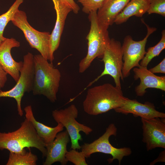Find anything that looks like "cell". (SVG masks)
I'll list each match as a JSON object with an SVG mask.
<instances>
[{
    "instance_id": "obj_1",
    "label": "cell",
    "mask_w": 165,
    "mask_h": 165,
    "mask_svg": "<svg viewBox=\"0 0 165 165\" xmlns=\"http://www.w3.org/2000/svg\"><path fill=\"white\" fill-rule=\"evenodd\" d=\"M126 98L121 89L110 83L96 86L88 89L83 102V110L89 115H97L120 107Z\"/></svg>"
},
{
    "instance_id": "obj_2",
    "label": "cell",
    "mask_w": 165,
    "mask_h": 165,
    "mask_svg": "<svg viewBox=\"0 0 165 165\" xmlns=\"http://www.w3.org/2000/svg\"><path fill=\"white\" fill-rule=\"evenodd\" d=\"M48 61L40 54L34 56V77L32 91L34 95H43L54 103L57 100L61 74L53 63H49Z\"/></svg>"
},
{
    "instance_id": "obj_3",
    "label": "cell",
    "mask_w": 165,
    "mask_h": 165,
    "mask_svg": "<svg viewBox=\"0 0 165 165\" xmlns=\"http://www.w3.org/2000/svg\"><path fill=\"white\" fill-rule=\"evenodd\" d=\"M46 144L37 134L31 122L25 118L16 130L7 133L0 132V150L23 153L26 148L34 147L41 152L43 158L47 154Z\"/></svg>"
},
{
    "instance_id": "obj_4",
    "label": "cell",
    "mask_w": 165,
    "mask_h": 165,
    "mask_svg": "<svg viewBox=\"0 0 165 165\" xmlns=\"http://www.w3.org/2000/svg\"><path fill=\"white\" fill-rule=\"evenodd\" d=\"M97 13L96 11H93L89 14L90 27L86 38L88 42L87 52L85 57L79 62V72L80 73L84 72L95 58H102L110 41L108 29L99 22Z\"/></svg>"
},
{
    "instance_id": "obj_5",
    "label": "cell",
    "mask_w": 165,
    "mask_h": 165,
    "mask_svg": "<svg viewBox=\"0 0 165 165\" xmlns=\"http://www.w3.org/2000/svg\"><path fill=\"white\" fill-rule=\"evenodd\" d=\"M117 131L115 125L111 123L106 128L105 133L98 139L91 143H85L81 146V151L86 158L90 157L94 153L101 152L112 156V158L107 160L109 164L117 160L119 165H120L123 158L130 155L132 151L129 147L116 148L111 144L109 138L111 136H116Z\"/></svg>"
},
{
    "instance_id": "obj_6",
    "label": "cell",
    "mask_w": 165,
    "mask_h": 165,
    "mask_svg": "<svg viewBox=\"0 0 165 165\" xmlns=\"http://www.w3.org/2000/svg\"><path fill=\"white\" fill-rule=\"evenodd\" d=\"M27 18L26 13L18 9L11 21L22 31L30 46L36 49L43 57L50 61V34L48 32H41L34 29L29 24Z\"/></svg>"
},
{
    "instance_id": "obj_7",
    "label": "cell",
    "mask_w": 165,
    "mask_h": 165,
    "mask_svg": "<svg viewBox=\"0 0 165 165\" xmlns=\"http://www.w3.org/2000/svg\"><path fill=\"white\" fill-rule=\"evenodd\" d=\"M34 55L28 52L23 57V65L20 71L19 78L15 86L11 89L0 90V97H8L15 99L17 103V110L20 116L23 115L21 108L22 99L26 92L32 91L34 77Z\"/></svg>"
},
{
    "instance_id": "obj_8",
    "label": "cell",
    "mask_w": 165,
    "mask_h": 165,
    "mask_svg": "<svg viewBox=\"0 0 165 165\" xmlns=\"http://www.w3.org/2000/svg\"><path fill=\"white\" fill-rule=\"evenodd\" d=\"M78 115V110L74 104L64 109H55L52 112V116L54 120L57 123L61 124L66 128L71 143V149L79 150L81 146L79 142L82 140L80 132L82 131L88 135L92 132L93 130L78 122L76 119Z\"/></svg>"
},
{
    "instance_id": "obj_9",
    "label": "cell",
    "mask_w": 165,
    "mask_h": 165,
    "mask_svg": "<svg viewBox=\"0 0 165 165\" xmlns=\"http://www.w3.org/2000/svg\"><path fill=\"white\" fill-rule=\"evenodd\" d=\"M141 21L147 28L145 37L142 40L135 41L130 36L127 35L122 45L123 61L122 74L123 79L130 75L132 68L140 66L139 61L143 59L146 53L145 46L148 38L156 30V28L150 27L144 20Z\"/></svg>"
},
{
    "instance_id": "obj_10",
    "label": "cell",
    "mask_w": 165,
    "mask_h": 165,
    "mask_svg": "<svg viewBox=\"0 0 165 165\" xmlns=\"http://www.w3.org/2000/svg\"><path fill=\"white\" fill-rule=\"evenodd\" d=\"M104 64V68L101 74L90 82V86L104 75H108L113 79L115 86L121 89L120 80H123L122 74L123 66V53L120 42L114 38L111 39L102 57Z\"/></svg>"
},
{
    "instance_id": "obj_11",
    "label": "cell",
    "mask_w": 165,
    "mask_h": 165,
    "mask_svg": "<svg viewBox=\"0 0 165 165\" xmlns=\"http://www.w3.org/2000/svg\"><path fill=\"white\" fill-rule=\"evenodd\" d=\"M143 130L142 141L147 151L157 148H165V118L150 119L141 118Z\"/></svg>"
},
{
    "instance_id": "obj_12",
    "label": "cell",
    "mask_w": 165,
    "mask_h": 165,
    "mask_svg": "<svg viewBox=\"0 0 165 165\" xmlns=\"http://www.w3.org/2000/svg\"><path fill=\"white\" fill-rule=\"evenodd\" d=\"M20 46V42L13 38H6L0 43V65L16 82L19 78L23 62H18L14 60L11 50L12 48Z\"/></svg>"
},
{
    "instance_id": "obj_13",
    "label": "cell",
    "mask_w": 165,
    "mask_h": 165,
    "mask_svg": "<svg viewBox=\"0 0 165 165\" xmlns=\"http://www.w3.org/2000/svg\"><path fill=\"white\" fill-rule=\"evenodd\" d=\"M114 110L116 112L125 115L131 113L135 117L139 116L145 119L165 118V113L157 111L153 104L149 102L143 104L136 99L127 97L121 106Z\"/></svg>"
},
{
    "instance_id": "obj_14",
    "label": "cell",
    "mask_w": 165,
    "mask_h": 165,
    "mask_svg": "<svg viewBox=\"0 0 165 165\" xmlns=\"http://www.w3.org/2000/svg\"><path fill=\"white\" fill-rule=\"evenodd\" d=\"M70 141L66 130L58 133L52 142L46 145L47 154L43 165H51L56 162L62 165H66L68 161L65 156L68 151L67 145Z\"/></svg>"
},
{
    "instance_id": "obj_15",
    "label": "cell",
    "mask_w": 165,
    "mask_h": 165,
    "mask_svg": "<svg viewBox=\"0 0 165 165\" xmlns=\"http://www.w3.org/2000/svg\"><path fill=\"white\" fill-rule=\"evenodd\" d=\"M135 80L139 79L140 82L135 88L137 96H144L147 92L146 89L154 88L165 91V76H158L151 72L147 67L140 65L133 68Z\"/></svg>"
},
{
    "instance_id": "obj_16",
    "label": "cell",
    "mask_w": 165,
    "mask_h": 165,
    "mask_svg": "<svg viewBox=\"0 0 165 165\" xmlns=\"http://www.w3.org/2000/svg\"><path fill=\"white\" fill-rule=\"evenodd\" d=\"M56 12L57 18L55 25L50 38V62L53 63L54 53L58 48L61 41L65 21L68 13L72 11L68 7L58 4L56 1L53 2Z\"/></svg>"
},
{
    "instance_id": "obj_17",
    "label": "cell",
    "mask_w": 165,
    "mask_h": 165,
    "mask_svg": "<svg viewBox=\"0 0 165 165\" xmlns=\"http://www.w3.org/2000/svg\"><path fill=\"white\" fill-rule=\"evenodd\" d=\"M130 0H105L97 11L99 22L108 29Z\"/></svg>"
},
{
    "instance_id": "obj_18",
    "label": "cell",
    "mask_w": 165,
    "mask_h": 165,
    "mask_svg": "<svg viewBox=\"0 0 165 165\" xmlns=\"http://www.w3.org/2000/svg\"><path fill=\"white\" fill-rule=\"evenodd\" d=\"M24 110L25 118L31 122L38 136L46 145L52 142L57 134L63 131L64 127L60 123H57L56 126L53 127L48 126L37 121L34 116L31 105L25 107Z\"/></svg>"
},
{
    "instance_id": "obj_19",
    "label": "cell",
    "mask_w": 165,
    "mask_h": 165,
    "mask_svg": "<svg viewBox=\"0 0 165 165\" xmlns=\"http://www.w3.org/2000/svg\"><path fill=\"white\" fill-rule=\"evenodd\" d=\"M149 6L148 0H130L116 17L114 23L120 24L132 16L142 17L147 13Z\"/></svg>"
},
{
    "instance_id": "obj_20",
    "label": "cell",
    "mask_w": 165,
    "mask_h": 165,
    "mask_svg": "<svg viewBox=\"0 0 165 165\" xmlns=\"http://www.w3.org/2000/svg\"><path fill=\"white\" fill-rule=\"evenodd\" d=\"M37 156L30 150L23 153L10 152L6 165H36Z\"/></svg>"
},
{
    "instance_id": "obj_21",
    "label": "cell",
    "mask_w": 165,
    "mask_h": 165,
    "mask_svg": "<svg viewBox=\"0 0 165 165\" xmlns=\"http://www.w3.org/2000/svg\"><path fill=\"white\" fill-rule=\"evenodd\" d=\"M162 36L160 41L155 46L149 48L141 60L140 65L147 67L152 60L158 56L161 51L165 48V31L163 30L162 32Z\"/></svg>"
},
{
    "instance_id": "obj_22",
    "label": "cell",
    "mask_w": 165,
    "mask_h": 165,
    "mask_svg": "<svg viewBox=\"0 0 165 165\" xmlns=\"http://www.w3.org/2000/svg\"><path fill=\"white\" fill-rule=\"evenodd\" d=\"M23 0H16L6 13L0 15V43L6 38L3 36L4 29L7 24L11 21L15 13L19 9Z\"/></svg>"
},
{
    "instance_id": "obj_23",
    "label": "cell",
    "mask_w": 165,
    "mask_h": 165,
    "mask_svg": "<svg viewBox=\"0 0 165 165\" xmlns=\"http://www.w3.org/2000/svg\"><path fill=\"white\" fill-rule=\"evenodd\" d=\"M66 152L65 157L67 160L75 165H87L86 157L82 151L79 152L76 149H71Z\"/></svg>"
},
{
    "instance_id": "obj_24",
    "label": "cell",
    "mask_w": 165,
    "mask_h": 165,
    "mask_svg": "<svg viewBox=\"0 0 165 165\" xmlns=\"http://www.w3.org/2000/svg\"><path fill=\"white\" fill-rule=\"evenodd\" d=\"M82 6V11L89 14L90 12L97 10L105 0H77Z\"/></svg>"
},
{
    "instance_id": "obj_25",
    "label": "cell",
    "mask_w": 165,
    "mask_h": 165,
    "mask_svg": "<svg viewBox=\"0 0 165 165\" xmlns=\"http://www.w3.org/2000/svg\"><path fill=\"white\" fill-rule=\"evenodd\" d=\"M149 6L148 14L156 13L165 16V0H148Z\"/></svg>"
},
{
    "instance_id": "obj_26",
    "label": "cell",
    "mask_w": 165,
    "mask_h": 165,
    "mask_svg": "<svg viewBox=\"0 0 165 165\" xmlns=\"http://www.w3.org/2000/svg\"><path fill=\"white\" fill-rule=\"evenodd\" d=\"M56 1L58 4L68 7L75 13H78L80 8L74 0H56Z\"/></svg>"
},
{
    "instance_id": "obj_27",
    "label": "cell",
    "mask_w": 165,
    "mask_h": 165,
    "mask_svg": "<svg viewBox=\"0 0 165 165\" xmlns=\"http://www.w3.org/2000/svg\"><path fill=\"white\" fill-rule=\"evenodd\" d=\"M153 73H165V58H164L162 61L155 67L149 70Z\"/></svg>"
},
{
    "instance_id": "obj_28",
    "label": "cell",
    "mask_w": 165,
    "mask_h": 165,
    "mask_svg": "<svg viewBox=\"0 0 165 165\" xmlns=\"http://www.w3.org/2000/svg\"><path fill=\"white\" fill-rule=\"evenodd\" d=\"M7 74L0 65V90L4 87L7 82Z\"/></svg>"
},
{
    "instance_id": "obj_29",
    "label": "cell",
    "mask_w": 165,
    "mask_h": 165,
    "mask_svg": "<svg viewBox=\"0 0 165 165\" xmlns=\"http://www.w3.org/2000/svg\"><path fill=\"white\" fill-rule=\"evenodd\" d=\"M165 161V150L162 151L158 157L152 162H151L150 165H153L158 162H163Z\"/></svg>"
}]
</instances>
